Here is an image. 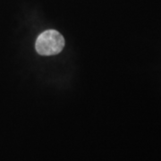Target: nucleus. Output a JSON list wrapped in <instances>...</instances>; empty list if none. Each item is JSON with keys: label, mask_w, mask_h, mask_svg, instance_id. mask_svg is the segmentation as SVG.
Instances as JSON below:
<instances>
[{"label": "nucleus", "mask_w": 161, "mask_h": 161, "mask_svg": "<svg viewBox=\"0 0 161 161\" xmlns=\"http://www.w3.org/2000/svg\"><path fill=\"white\" fill-rule=\"evenodd\" d=\"M36 50L42 56H53L62 51L64 47V39L55 30L45 31L36 40Z\"/></svg>", "instance_id": "obj_1"}]
</instances>
